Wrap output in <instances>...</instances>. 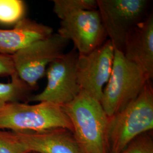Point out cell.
I'll use <instances>...</instances> for the list:
<instances>
[{
	"mask_svg": "<svg viewBox=\"0 0 153 153\" xmlns=\"http://www.w3.org/2000/svg\"><path fill=\"white\" fill-rule=\"evenodd\" d=\"M149 79L138 66L115 49L111 74L100 102L109 117L136 98Z\"/></svg>",
	"mask_w": 153,
	"mask_h": 153,
	"instance_id": "cell-4",
	"label": "cell"
},
{
	"mask_svg": "<svg viewBox=\"0 0 153 153\" xmlns=\"http://www.w3.org/2000/svg\"><path fill=\"white\" fill-rule=\"evenodd\" d=\"M53 33V28L23 18L9 30L0 29V53L13 56L33 43Z\"/></svg>",
	"mask_w": 153,
	"mask_h": 153,
	"instance_id": "cell-12",
	"label": "cell"
},
{
	"mask_svg": "<svg viewBox=\"0 0 153 153\" xmlns=\"http://www.w3.org/2000/svg\"><path fill=\"white\" fill-rule=\"evenodd\" d=\"M114 55L115 48L109 39L88 53H78L76 71L79 85L81 90L99 101L111 74Z\"/></svg>",
	"mask_w": 153,
	"mask_h": 153,
	"instance_id": "cell-8",
	"label": "cell"
},
{
	"mask_svg": "<svg viewBox=\"0 0 153 153\" xmlns=\"http://www.w3.org/2000/svg\"><path fill=\"white\" fill-rule=\"evenodd\" d=\"M16 72L12 56L0 53V76H10Z\"/></svg>",
	"mask_w": 153,
	"mask_h": 153,
	"instance_id": "cell-18",
	"label": "cell"
},
{
	"mask_svg": "<svg viewBox=\"0 0 153 153\" xmlns=\"http://www.w3.org/2000/svg\"><path fill=\"white\" fill-rule=\"evenodd\" d=\"M53 10L61 20L77 11L98 10L97 0H54Z\"/></svg>",
	"mask_w": 153,
	"mask_h": 153,
	"instance_id": "cell-14",
	"label": "cell"
},
{
	"mask_svg": "<svg viewBox=\"0 0 153 153\" xmlns=\"http://www.w3.org/2000/svg\"><path fill=\"white\" fill-rule=\"evenodd\" d=\"M69 41L57 33L36 41L12 56L16 73L33 90L50 64L63 55Z\"/></svg>",
	"mask_w": 153,
	"mask_h": 153,
	"instance_id": "cell-6",
	"label": "cell"
},
{
	"mask_svg": "<svg viewBox=\"0 0 153 153\" xmlns=\"http://www.w3.org/2000/svg\"><path fill=\"white\" fill-rule=\"evenodd\" d=\"M10 131L0 130V153H28Z\"/></svg>",
	"mask_w": 153,
	"mask_h": 153,
	"instance_id": "cell-17",
	"label": "cell"
},
{
	"mask_svg": "<svg viewBox=\"0 0 153 153\" xmlns=\"http://www.w3.org/2000/svg\"><path fill=\"white\" fill-rule=\"evenodd\" d=\"M73 126V134L83 153H109V117L100 101L81 90L62 106Z\"/></svg>",
	"mask_w": 153,
	"mask_h": 153,
	"instance_id": "cell-1",
	"label": "cell"
},
{
	"mask_svg": "<svg viewBox=\"0 0 153 153\" xmlns=\"http://www.w3.org/2000/svg\"><path fill=\"white\" fill-rule=\"evenodd\" d=\"M28 153H36V152H28Z\"/></svg>",
	"mask_w": 153,
	"mask_h": 153,
	"instance_id": "cell-19",
	"label": "cell"
},
{
	"mask_svg": "<svg viewBox=\"0 0 153 153\" xmlns=\"http://www.w3.org/2000/svg\"><path fill=\"white\" fill-rule=\"evenodd\" d=\"M78 52L74 48L49 64L47 83L41 93L30 96L28 102H48L64 105L76 98L81 89L78 81Z\"/></svg>",
	"mask_w": 153,
	"mask_h": 153,
	"instance_id": "cell-7",
	"label": "cell"
},
{
	"mask_svg": "<svg viewBox=\"0 0 153 153\" xmlns=\"http://www.w3.org/2000/svg\"><path fill=\"white\" fill-rule=\"evenodd\" d=\"M128 60L139 66L150 80L153 76V14L150 13L128 35L124 51Z\"/></svg>",
	"mask_w": 153,
	"mask_h": 153,
	"instance_id": "cell-11",
	"label": "cell"
},
{
	"mask_svg": "<svg viewBox=\"0 0 153 153\" xmlns=\"http://www.w3.org/2000/svg\"><path fill=\"white\" fill-rule=\"evenodd\" d=\"M121 153H153V131L133 139Z\"/></svg>",
	"mask_w": 153,
	"mask_h": 153,
	"instance_id": "cell-16",
	"label": "cell"
},
{
	"mask_svg": "<svg viewBox=\"0 0 153 153\" xmlns=\"http://www.w3.org/2000/svg\"><path fill=\"white\" fill-rule=\"evenodd\" d=\"M10 131L28 152L83 153L73 133L66 129L56 128L39 131Z\"/></svg>",
	"mask_w": 153,
	"mask_h": 153,
	"instance_id": "cell-10",
	"label": "cell"
},
{
	"mask_svg": "<svg viewBox=\"0 0 153 153\" xmlns=\"http://www.w3.org/2000/svg\"><path fill=\"white\" fill-rule=\"evenodd\" d=\"M26 5L22 0H0V23L16 25L25 18Z\"/></svg>",
	"mask_w": 153,
	"mask_h": 153,
	"instance_id": "cell-15",
	"label": "cell"
},
{
	"mask_svg": "<svg viewBox=\"0 0 153 153\" xmlns=\"http://www.w3.org/2000/svg\"><path fill=\"white\" fill-rule=\"evenodd\" d=\"M101 20L107 37L115 50L124 53L126 40L131 30L148 13V0H97Z\"/></svg>",
	"mask_w": 153,
	"mask_h": 153,
	"instance_id": "cell-5",
	"label": "cell"
},
{
	"mask_svg": "<svg viewBox=\"0 0 153 153\" xmlns=\"http://www.w3.org/2000/svg\"><path fill=\"white\" fill-rule=\"evenodd\" d=\"M73 126L61 105L48 102L29 104L11 102L0 108V130L39 131Z\"/></svg>",
	"mask_w": 153,
	"mask_h": 153,
	"instance_id": "cell-3",
	"label": "cell"
},
{
	"mask_svg": "<svg viewBox=\"0 0 153 153\" xmlns=\"http://www.w3.org/2000/svg\"><path fill=\"white\" fill-rule=\"evenodd\" d=\"M153 129V88L148 81L137 98L109 117V153H121L133 139Z\"/></svg>",
	"mask_w": 153,
	"mask_h": 153,
	"instance_id": "cell-2",
	"label": "cell"
},
{
	"mask_svg": "<svg viewBox=\"0 0 153 153\" xmlns=\"http://www.w3.org/2000/svg\"><path fill=\"white\" fill-rule=\"evenodd\" d=\"M32 90L33 88L23 81L16 73L11 76L10 82H0V108L9 103L28 99Z\"/></svg>",
	"mask_w": 153,
	"mask_h": 153,
	"instance_id": "cell-13",
	"label": "cell"
},
{
	"mask_svg": "<svg viewBox=\"0 0 153 153\" xmlns=\"http://www.w3.org/2000/svg\"><path fill=\"white\" fill-rule=\"evenodd\" d=\"M57 33L71 41L78 53L86 54L107 40L98 10L73 13L61 20Z\"/></svg>",
	"mask_w": 153,
	"mask_h": 153,
	"instance_id": "cell-9",
	"label": "cell"
}]
</instances>
